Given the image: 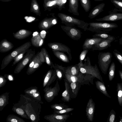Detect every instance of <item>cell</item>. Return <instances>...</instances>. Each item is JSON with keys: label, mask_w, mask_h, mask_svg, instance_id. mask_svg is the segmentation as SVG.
Listing matches in <instances>:
<instances>
[{"label": "cell", "mask_w": 122, "mask_h": 122, "mask_svg": "<svg viewBox=\"0 0 122 122\" xmlns=\"http://www.w3.org/2000/svg\"><path fill=\"white\" fill-rule=\"evenodd\" d=\"M52 66L55 70L58 79L60 81L65 77V67L58 64L53 63Z\"/></svg>", "instance_id": "obj_21"}, {"label": "cell", "mask_w": 122, "mask_h": 122, "mask_svg": "<svg viewBox=\"0 0 122 122\" xmlns=\"http://www.w3.org/2000/svg\"><path fill=\"white\" fill-rule=\"evenodd\" d=\"M74 109V108H73L68 107L61 110L55 111L54 113L62 114L69 112L73 110Z\"/></svg>", "instance_id": "obj_41"}, {"label": "cell", "mask_w": 122, "mask_h": 122, "mask_svg": "<svg viewBox=\"0 0 122 122\" xmlns=\"http://www.w3.org/2000/svg\"><path fill=\"white\" fill-rule=\"evenodd\" d=\"M43 53L44 56L45 62L47 65L51 66V68H52V62H51L50 56L46 49L44 48H42Z\"/></svg>", "instance_id": "obj_34"}, {"label": "cell", "mask_w": 122, "mask_h": 122, "mask_svg": "<svg viewBox=\"0 0 122 122\" xmlns=\"http://www.w3.org/2000/svg\"><path fill=\"white\" fill-rule=\"evenodd\" d=\"M89 26L87 30L96 33H107L118 27L116 23L107 22H90Z\"/></svg>", "instance_id": "obj_3"}, {"label": "cell", "mask_w": 122, "mask_h": 122, "mask_svg": "<svg viewBox=\"0 0 122 122\" xmlns=\"http://www.w3.org/2000/svg\"><path fill=\"white\" fill-rule=\"evenodd\" d=\"M95 84L97 88L100 92L108 97H111L107 92L104 83L98 80L95 82Z\"/></svg>", "instance_id": "obj_26"}, {"label": "cell", "mask_w": 122, "mask_h": 122, "mask_svg": "<svg viewBox=\"0 0 122 122\" xmlns=\"http://www.w3.org/2000/svg\"><path fill=\"white\" fill-rule=\"evenodd\" d=\"M57 77L55 70L51 69L49 70L44 80V87L46 85L49 86L55 80Z\"/></svg>", "instance_id": "obj_15"}, {"label": "cell", "mask_w": 122, "mask_h": 122, "mask_svg": "<svg viewBox=\"0 0 122 122\" xmlns=\"http://www.w3.org/2000/svg\"><path fill=\"white\" fill-rule=\"evenodd\" d=\"M105 4L103 3L94 7L90 12L88 17L91 19L95 18L103 10Z\"/></svg>", "instance_id": "obj_18"}, {"label": "cell", "mask_w": 122, "mask_h": 122, "mask_svg": "<svg viewBox=\"0 0 122 122\" xmlns=\"http://www.w3.org/2000/svg\"><path fill=\"white\" fill-rule=\"evenodd\" d=\"M61 28L72 39L77 40L80 39L82 33L79 29L72 26H61Z\"/></svg>", "instance_id": "obj_8"}, {"label": "cell", "mask_w": 122, "mask_h": 122, "mask_svg": "<svg viewBox=\"0 0 122 122\" xmlns=\"http://www.w3.org/2000/svg\"><path fill=\"white\" fill-rule=\"evenodd\" d=\"M104 39L97 38L86 39L83 44L82 48L83 50H90L93 46L99 43L104 40Z\"/></svg>", "instance_id": "obj_13"}, {"label": "cell", "mask_w": 122, "mask_h": 122, "mask_svg": "<svg viewBox=\"0 0 122 122\" xmlns=\"http://www.w3.org/2000/svg\"><path fill=\"white\" fill-rule=\"evenodd\" d=\"M120 0V1H122V0Z\"/></svg>", "instance_id": "obj_57"}, {"label": "cell", "mask_w": 122, "mask_h": 122, "mask_svg": "<svg viewBox=\"0 0 122 122\" xmlns=\"http://www.w3.org/2000/svg\"><path fill=\"white\" fill-rule=\"evenodd\" d=\"M0 43V52L1 53L8 51L12 49L14 46L11 42L5 39L2 40Z\"/></svg>", "instance_id": "obj_19"}, {"label": "cell", "mask_w": 122, "mask_h": 122, "mask_svg": "<svg viewBox=\"0 0 122 122\" xmlns=\"http://www.w3.org/2000/svg\"><path fill=\"white\" fill-rule=\"evenodd\" d=\"M94 0L96 1H100L103 0Z\"/></svg>", "instance_id": "obj_56"}, {"label": "cell", "mask_w": 122, "mask_h": 122, "mask_svg": "<svg viewBox=\"0 0 122 122\" xmlns=\"http://www.w3.org/2000/svg\"><path fill=\"white\" fill-rule=\"evenodd\" d=\"M81 6L86 12L90 10L91 7L90 0H79Z\"/></svg>", "instance_id": "obj_32"}, {"label": "cell", "mask_w": 122, "mask_h": 122, "mask_svg": "<svg viewBox=\"0 0 122 122\" xmlns=\"http://www.w3.org/2000/svg\"><path fill=\"white\" fill-rule=\"evenodd\" d=\"M17 117H14L13 118H10V122H20L19 120V118H17Z\"/></svg>", "instance_id": "obj_47"}, {"label": "cell", "mask_w": 122, "mask_h": 122, "mask_svg": "<svg viewBox=\"0 0 122 122\" xmlns=\"http://www.w3.org/2000/svg\"><path fill=\"white\" fill-rule=\"evenodd\" d=\"M118 72L120 77L122 81V71L119 70V71Z\"/></svg>", "instance_id": "obj_51"}, {"label": "cell", "mask_w": 122, "mask_h": 122, "mask_svg": "<svg viewBox=\"0 0 122 122\" xmlns=\"http://www.w3.org/2000/svg\"><path fill=\"white\" fill-rule=\"evenodd\" d=\"M48 46L52 50L67 53L69 60H71L72 57L71 49L66 45L61 43L51 42L48 44Z\"/></svg>", "instance_id": "obj_9"}, {"label": "cell", "mask_w": 122, "mask_h": 122, "mask_svg": "<svg viewBox=\"0 0 122 122\" xmlns=\"http://www.w3.org/2000/svg\"><path fill=\"white\" fill-rule=\"evenodd\" d=\"M80 72V68L78 64L65 67V73L76 76Z\"/></svg>", "instance_id": "obj_24"}, {"label": "cell", "mask_w": 122, "mask_h": 122, "mask_svg": "<svg viewBox=\"0 0 122 122\" xmlns=\"http://www.w3.org/2000/svg\"><path fill=\"white\" fill-rule=\"evenodd\" d=\"M98 56L99 66L102 73L106 74L111 61L112 54L109 52H100Z\"/></svg>", "instance_id": "obj_6"}, {"label": "cell", "mask_w": 122, "mask_h": 122, "mask_svg": "<svg viewBox=\"0 0 122 122\" xmlns=\"http://www.w3.org/2000/svg\"><path fill=\"white\" fill-rule=\"evenodd\" d=\"M28 50H25L22 51L15 57L13 59L14 61L12 63V66H14L17 63L19 62L24 57Z\"/></svg>", "instance_id": "obj_33"}, {"label": "cell", "mask_w": 122, "mask_h": 122, "mask_svg": "<svg viewBox=\"0 0 122 122\" xmlns=\"http://www.w3.org/2000/svg\"><path fill=\"white\" fill-rule=\"evenodd\" d=\"M58 16L60 19L61 23L66 25L70 26L76 25L84 31L87 30L89 23L63 13H59Z\"/></svg>", "instance_id": "obj_1"}, {"label": "cell", "mask_w": 122, "mask_h": 122, "mask_svg": "<svg viewBox=\"0 0 122 122\" xmlns=\"http://www.w3.org/2000/svg\"><path fill=\"white\" fill-rule=\"evenodd\" d=\"M81 85V84L78 82H72L70 83V87L75 97L77 96Z\"/></svg>", "instance_id": "obj_28"}, {"label": "cell", "mask_w": 122, "mask_h": 122, "mask_svg": "<svg viewBox=\"0 0 122 122\" xmlns=\"http://www.w3.org/2000/svg\"><path fill=\"white\" fill-rule=\"evenodd\" d=\"M57 22V20L56 18L53 19L49 21H45L42 23L39 28L41 30H47L52 26L56 24Z\"/></svg>", "instance_id": "obj_25"}, {"label": "cell", "mask_w": 122, "mask_h": 122, "mask_svg": "<svg viewBox=\"0 0 122 122\" xmlns=\"http://www.w3.org/2000/svg\"><path fill=\"white\" fill-rule=\"evenodd\" d=\"M36 55L35 50L29 49L23 58L19 62L14 71L15 73H20L22 69L33 59Z\"/></svg>", "instance_id": "obj_7"}, {"label": "cell", "mask_w": 122, "mask_h": 122, "mask_svg": "<svg viewBox=\"0 0 122 122\" xmlns=\"http://www.w3.org/2000/svg\"><path fill=\"white\" fill-rule=\"evenodd\" d=\"M5 81V80L2 76H1L0 78V87H1L4 84V83Z\"/></svg>", "instance_id": "obj_46"}, {"label": "cell", "mask_w": 122, "mask_h": 122, "mask_svg": "<svg viewBox=\"0 0 122 122\" xmlns=\"http://www.w3.org/2000/svg\"><path fill=\"white\" fill-rule=\"evenodd\" d=\"M15 111L18 114L21 116H23L24 114V111L21 108H17L16 109Z\"/></svg>", "instance_id": "obj_45"}, {"label": "cell", "mask_w": 122, "mask_h": 122, "mask_svg": "<svg viewBox=\"0 0 122 122\" xmlns=\"http://www.w3.org/2000/svg\"><path fill=\"white\" fill-rule=\"evenodd\" d=\"M33 8L35 10H37L38 9V6L36 5H33Z\"/></svg>", "instance_id": "obj_53"}, {"label": "cell", "mask_w": 122, "mask_h": 122, "mask_svg": "<svg viewBox=\"0 0 122 122\" xmlns=\"http://www.w3.org/2000/svg\"><path fill=\"white\" fill-rule=\"evenodd\" d=\"M37 92V90L36 89H33L31 90L29 92V93L30 94H32Z\"/></svg>", "instance_id": "obj_48"}, {"label": "cell", "mask_w": 122, "mask_h": 122, "mask_svg": "<svg viewBox=\"0 0 122 122\" xmlns=\"http://www.w3.org/2000/svg\"><path fill=\"white\" fill-rule=\"evenodd\" d=\"M113 53L116 58L122 65V54L116 49L113 50Z\"/></svg>", "instance_id": "obj_39"}, {"label": "cell", "mask_w": 122, "mask_h": 122, "mask_svg": "<svg viewBox=\"0 0 122 122\" xmlns=\"http://www.w3.org/2000/svg\"><path fill=\"white\" fill-rule=\"evenodd\" d=\"M88 50H83L79 56V63L80 64H82L83 61L85 59L86 54L89 51Z\"/></svg>", "instance_id": "obj_42"}, {"label": "cell", "mask_w": 122, "mask_h": 122, "mask_svg": "<svg viewBox=\"0 0 122 122\" xmlns=\"http://www.w3.org/2000/svg\"><path fill=\"white\" fill-rule=\"evenodd\" d=\"M55 86L53 88H50L48 89L46 95V97L49 101H51L55 97L57 96L60 90V86L57 80Z\"/></svg>", "instance_id": "obj_12"}, {"label": "cell", "mask_w": 122, "mask_h": 122, "mask_svg": "<svg viewBox=\"0 0 122 122\" xmlns=\"http://www.w3.org/2000/svg\"><path fill=\"white\" fill-rule=\"evenodd\" d=\"M54 55L62 61L68 63L70 62L69 58L64 53L59 51L52 50Z\"/></svg>", "instance_id": "obj_27"}, {"label": "cell", "mask_w": 122, "mask_h": 122, "mask_svg": "<svg viewBox=\"0 0 122 122\" xmlns=\"http://www.w3.org/2000/svg\"><path fill=\"white\" fill-rule=\"evenodd\" d=\"M122 20V13L115 12H112L109 15L102 18L97 19V21H114Z\"/></svg>", "instance_id": "obj_11"}, {"label": "cell", "mask_w": 122, "mask_h": 122, "mask_svg": "<svg viewBox=\"0 0 122 122\" xmlns=\"http://www.w3.org/2000/svg\"><path fill=\"white\" fill-rule=\"evenodd\" d=\"M65 77L69 83L72 82H78L82 85H89L90 83L93 84V80L95 78L91 75L83 73L80 71L76 76L65 73Z\"/></svg>", "instance_id": "obj_4"}, {"label": "cell", "mask_w": 122, "mask_h": 122, "mask_svg": "<svg viewBox=\"0 0 122 122\" xmlns=\"http://www.w3.org/2000/svg\"><path fill=\"white\" fill-rule=\"evenodd\" d=\"M31 44L30 41L26 42L14 49L5 56L2 61L1 69L4 68L19 54L25 50L29 49L31 46Z\"/></svg>", "instance_id": "obj_5"}, {"label": "cell", "mask_w": 122, "mask_h": 122, "mask_svg": "<svg viewBox=\"0 0 122 122\" xmlns=\"http://www.w3.org/2000/svg\"><path fill=\"white\" fill-rule=\"evenodd\" d=\"M30 119L32 121H34L36 119L35 116L33 114H32L30 116Z\"/></svg>", "instance_id": "obj_49"}, {"label": "cell", "mask_w": 122, "mask_h": 122, "mask_svg": "<svg viewBox=\"0 0 122 122\" xmlns=\"http://www.w3.org/2000/svg\"><path fill=\"white\" fill-rule=\"evenodd\" d=\"M114 40L113 39H105L93 46L91 49L93 51H101L107 49L111 46V43Z\"/></svg>", "instance_id": "obj_14"}, {"label": "cell", "mask_w": 122, "mask_h": 122, "mask_svg": "<svg viewBox=\"0 0 122 122\" xmlns=\"http://www.w3.org/2000/svg\"><path fill=\"white\" fill-rule=\"evenodd\" d=\"M32 32L27 30L24 29H21L14 33L13 36L16 39L22 40L30 36Z\"/></svg>", "instance_id": "obj_22"}, {"label": "cell", "mask_w": 122, "mask_h": 122, "mask_svg": "<svg viewBox=\"0 0 122 122\" xmlns=\"http://www.w3.org/2000/svg\"><path fill=\"white\" fill-rule=\"evenodd\" d=\"M94 38H101L104 39H115V38L113 36L105 33H96L92 36Z\"/></svg>", "instance_id": "obj_30"}, {"label": "cell", "mask_w": 122, "mask_h": 122, "mask_svg": "<svg viewBox=\"0 0 122 122\" xmlns=\"http://www.w3.org/2000/svg\"><path fill=\"white\" fill-rule=\"evenodd\" d=\"M115 116L116 112L115 111L112 109L110 112L107 122H114Z\"/></svg>", "instance_id": "obj_40"}, {"label": "cell", "mask_w": 122, "mask_h": 122, "mask_svg": "<svg viewBox=\"0 0 122 122\" xmlns=\"http://www.w3.org/2000/svg\"><path fill=\"white\" fill-rule=\"evenodd\" d=\"M84 60V63L81 64L78 63L80 71L83 73L91 75L104 84L97 65L95 64L94 66H92L90 59L88 56Z\"/></svg>", "instance_id": "obj_2"}, {"label": "cell", "mask_w": 122, "mask_h": 122, "mask_svg": "<svg viewBox=\"0 0 122 122\" xmlns=\"http://www.w3.org/2000/svg\"><path fill=\"white\" fill-rule=\"evenodd\" d=\"M115 70V64L114 62H112L111 64L109 71L108 77L110 81H112L114 77Z\"/></svg>", "instance_id": "obj_31"}, {"label": "cell", "mask_w": 122, "mask_h": 122, "mask_svg": "<svg viewBox=\"0 0 122 122\" xmlns=\"http://www.w3.org/2000/svg\"><path fill=\"white\" fill-rule=\"evenodd\" d=\"M8 78L9 80L10 81H12L13 79L12 76L10 75H9L8 76Z\"/></svg>", "instance_id": "obj_52"}, {"label": "cell", "mask_w": 122, "mask_h": 122, "mask_svg": "<svg viewBox=\"0 0 122 122\" xmlns=\"http://www.w3.org/2000/svg\"><path fill=\"white\" fill-rule=\"evenodd\" d=\"M39 60L41 63H43L46 62L44 56L42 48L41 51L39 52Z\"/></svg>", "instance_id": "obj_43"}, {"label": "cell", "mask_w": 122, "mask_h": 122, "mask_svg": "<svg viewBox=\"0 0 122 122\" xmlns=\"http://www.w3.org/2000/svg\"><path fill=\"white\" fill-rule=\"evenodd\" d=\"M95 109V104L92 98H90L87 104L86 113L87 120L92 122Z\"/></svg>", "instance_id": "obj_10"}, {"label": "cell", "mask_w": 122, "mask_h": 122, "mask_svg": "<svg viewBox=\"0 0 122 122\" xmlns=\"http://www.w3.org/2000/svg\"><path fill=\"white\" fill-rule=\"evenodd\" d=\"M64 81L65 89L62 94V100L64 101L69 102L70 99V86L69 83L66 79Z\"/></svg>", "instance_id": "obj_23"}, {"label": "cell", "mask_w": 122, "mask_h": 122, "mask_svg": "<svg viewBox=\"0 0 122 122\" xmlns=\"http://www.w3.org/2000/svg\"><path fill=\"white\" fill-rule=\"evenodd\" d=\"M117 98L119 105L122 106V84L117 83Z\"/></svg>", "instance_id": "obj_29"}, {"label": "cell", "mask_w": 122, "mask_h": 122, "mask_svg": "<svg viewBox=\"0 0 122 122\" xmlns=\"http://www.w3.org/2000/svg\"><path fill=\"white\" fill-rule=\"evenodd\" d=\"M31 43L34 47H38L42 46L44 43V39L37 32H34L33 36L31 39Z\"/></svg>", "instance_id": "obj_17"}, {"label": "cell", "mask_w": 122, "mask_h": 122, "mask_svg": "<svg viewBox=\"0 0 122 122\" xmlns=\"http://www.w3.org/2000/svg\"><path fill=\"white\" fill-rule=\"evenodd\" d=\"M31 94L34 97H36L39 96V94L38 93H35Z\"/></svg>", "instance_id": "obj_50"}, {"label": "cell", "mask_w": 122, "mask_h": 122, "mask_svg": "<svg viewBox=\"0 0 122 122\" xmlns=\"http://www.w3.org/2000/svg\"><path fill=\"white\" fill-rule=\"evenodd\" d=\"M68 11L74 15L79 16L78 0H68Z\"/></svg>", "instance_id": "obj_20"}, {"label": "cell", "mask_w": 122, "mask_h": 122, "mask_svg": "<svg viewBox=\"0 0 122 122\" xmlns=\"http://www.w3.org/2000/svg\"><path fill=\"white\" fill-rule=\"evenodd\" d=\"M69 117L68 114H60L54 113L48 116L47 118L51 122H65Z\"/></svg>", "instance_id": "obj_16"}, {"label": "cell", "mask_w": 122, "mask_h": 122, "mask_svg": "<svg viewBox=\"0 0 122 122\" xmlns=\"http://www.w3.org/2000/svg\"><path fill=\"white\" fill-rule=\"evenodd\" d=\"M120 118V120L119 121V122H122V117H119Z\"/></svg>", "instance_id": "obj_55"}, {"label": "cell", "mask_w": 122, "mask_h": 122, "mask_svg": "<svg viewBox=\"0 0 122 122\" xmlns=\"http://www.w3.org/2000/svg\"><path fill=\"white\" fill-rule=\"evenodd\" d=\"M6 99L5 96H2L0 98V106L2 107L4 106L6 103Z\"/></svg>", "instance_id": "obj_44"}, {"label": "cell", "mask_w": 122, "mask_h": 122, "mask_svg": "<svg viewBox=\"0 0 122 122\" xmlns=\"http://www.w3.org/2000/svg\"><path fill=\"white\" fill-rule=\"evenodd\" d=\"M39 60V59L35 63L32 67L28 72H26L28 75L31 74L38 69L42 64Z\"/></svg>", "instance_id": "obj_36"}, {"label": "cell", "mask_w": 122, "mask_h": 122, "mask_svg": "<svg viewBox=\"0 0 122 122\" xmlns=\"http://www.w3.org/2000/svg\"><path fill=\"white\" fill-rule=\"evenodd\" d=\"M51 108L56 111L61 110L68 107V106L64 104H56L51 106Z\"/></svg>", "instance_id": "obj_38"}, {"label": "cell", "mask_w": 122, "mask_h": 122, "mask_svg": "<svg viewBox=\"0 0 122 122\" xmlns=\"http://www.w3.org/2000/svg\"><path fill=\"white\" fill-rule=\"evenodd\" d=\"M39 52L36 54L35 57L33 59L30 61L28 67L26 72H28L32 67L35 63L39 59Z\"/></svg>", "instance_id": "obj_37"}, {"label": "cell", "mask_w": 122, "mask_h": 122, "mask_svg": "<svg viewBox=\"0 0 122 122\" xmlns=\"http://www.w3.org/2000/svg\"><path fill=\"white\" fill-rule=\"evenodd\" d=\"M119 43L120 45H122V36L119 39Z\"/></svg>", "instance_id": "obj_54"}, {"label": "cell", "mask_w": 122, "mask_h": 122, "mask_svg": "<svg viewBox=\"0 0 122 122\" xmlns=\"http://www.w3.org/2000/svg\"><path fill=\"white\" fill-rule=\"evenodd\" d=\"M110 1L118 9L115 10L122 12V1L119 0H110Z\"/></svg>", "instance_id": "obj_35"}]
</instances>
